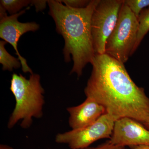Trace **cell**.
I'll use <instances>...</instances> for the list:
<instances>
[{
    "instance_id": "obj_1",
    "label": "cell",
    "mask_w": 149,
    "mask_h": 149,
    "mask_svg": "<svg viewBox=\"0 0 149 149\" xmlns=\"http://www.w3.org/2000/svg\"><path fill=\"white\" fill-rule=\"evenodd\" d=\"M84 90L86 97L104 108L117 120L133 118L145 125L149 120V98L133 82L124 63L107 54H95Z\"/></svg>"
},
{
    "instance_id": "obj_2",
    "label": "cell",
    "mask_w": 149,
    "mask_h": 149,
    "mask_svg": "<svg viewBox=\"0 0 149 149\" xmlns=\"http://www.w3.org/2000/svg\"><path fill=\"white\" fill-rule=\"evenodd\" d=\"M100 0H92L86 7L73 8L60 1H48L49 14L54 21L56 30L64 39L65 61L73 62L70 74L78 78L88 63H92L95 53L91 33V21L94 9Z\"/></svg>"
},
{
    "instance_id": "obj_3",
    "label": "cell",
    "mask_w": 149,
    "mask_h": 149,
    "mask_svg": "<svg viewBox=\"0 0 149 149\" xmlns=\"http://www.w3.org/2000/svg\"><path fill=\"white\" fill-rule=\"evenodd\" d=\"M10 90L15 100V107L8 122V129H12L19 121L23 129L31 127L34 118L40 119L43 116L45 91L39 74H30L28 79L22 74L13 73Z\"/></svg>"
},
{
    "instance_id": "obj_4",
    "label": "cell",
    "mask_w": 149,
    "mask_h": 149,
    "mask_svg": "<svg viewBox=\"0 0 149 149\" xmlns=\"http://www.w3.org/2000/svg\"><path fill=\"white\" fill-rule=\"evenodd\" d=\"M138 30V18L123 2L117 23L106 43L105 53L124 64L132 55Z\"/></svg>"
},
{
    "instance_id": "obj_5",
    "label": "cell",
    "mask_w": 149,
    "mask_h": 149,
    "mask_svg": "<svg viewBox=\"0 0 149 149\" xmlns=\"http://www.w3.org/2000/svg\"><path fill=\"white\" fill-rule=\"evenodd\" d=\"M123 0H100L93 11L91 33L95 54L105 53L108 38L117 23Z\"/></svg>"
},
{
    "instance_id": "obj_6",
    "label": "cell",
    "mask_w": 149,
    "mask_h": 149,
    "mask_svg": "<svg viewBox=\"0 0 149 149\" xmlns=\"http://www.w3.org/2000/svg\"><path fill=\"white\" fill-rule=\"evenodd\" d=\"M116 120L106 113L84 128L58 133L55 141L57 143L66 144L70 149H85L100 139H110Z\"/></svg>"
},
{
    "instance_id": "obj_7",
    "label": "cell",
    "mask_w": 149,
    "mask_h": 149,
    "mask_svg": "<svg viewBox=\"0 0 149 149\" xmlns=\"http://www.w3.org/2000/svg\"><path fill=\"white\" fill-rule=\"evenodd\" d=\"M26 10H21L18 13L1 19L0 20V37L4 41L12 46L15 54L21 63L22 69L24 73L33 74L32 70L27 65V61L19 54L17 45L20 37L25 33L35 32L40 28V25L34 22H21L18 18L24 14Z\"/></svg>"
},
{
    "instance_id": "obj_8",
    "label": "cell",
    "mask_w": 149,
    "mask_h": 149,
    "mask_svg": "<svg viewBox=\"0 0 149 149\" xmlns=\"http://www.w3.org/2000/svg\"><path fill=\"white\" fill-rule=\"evenodd\" d=\"M109 141L123 147L149 146V130L133 118H122L115 121Z\"/></svg>"
},
{
    "instance_id": "obj_9",
    "label": "cell",
    "mask_w": 149,
    "mask_h": 149,
    "mask_svg": "<svg viewBox=\"0 0 149 149\" xmlns=\"http://www.w3.org/2000/svg\"><path fill=\"white\" fill-rule=\"evenodd\" d=\"M68 123L72 130H77L91 125L106 113L104 108L95 100L86 97L82 104L68 107Z\"/></svg>"
},
{
    "instance_id": "obj_10",
    "label": "cell",
    "mask_w": 149,
    "mask_h": 149,
    "mask_svg": "<svg viewBox=\"0 0 149 149\" xmlns=\"http://www.w3.org/2000/svg\"><path fill=\"white\" fill-rule=\"evenodd\" d=\"M7 42L0 41V63L2 65L3 70L12 71L14 69H18L21 66V63L18 58L10 54L5 48Z\"/></svg>"
},
{
    "instance_id": "obj_11",
    "label": "cell",
    "mask_w": 149,
    "mask_h": 149,
    "mask_svg": "<svg viewBox=\"0 0 149 149\" xmlns=\"http://www.w3.org/2000/svg\"><path fill=\"white\" fill-rule=\"evenodd\" d=\"M138 19L139 30L136 45L133 49L132 55L139 48L143 39L149 32V7L141 11Z\"/></svg>"
},
{
    "instance_id": "obj_12",
    "label": "cell",
    "mask_w": 149,
    "mask_h": 149,
    "mask_svg": "<svg viewBox=\"0 0 149 149\" xmlns=\"http://www.w3.org/2000/svg\"><path fill=\"white\" fill-rule=\"evenodd\" d=\"M1 5L8 11L10 15L15 14L21 11L22 9L31 4V1L28 0H1Z\"/></svg>"
},
{
    "instance_id": "obj_13",
    "label": "cell",
    "mask_w": 149,
    "mask_h": 149,
    "mask_svg": "<svg viewBox=\"0 0 149 149\" xmlns=\"http://www.w3.org/2000/svg\"><path fill=\"white\" fill-rule=\"evenodd\" d=\"M123 3L138 18L141 11L149 7V0H123Z\"/></svg>"
},
{
    "instance_id": "obj_14",
    "label": "cell",
    "mask_w": 149,
    "mask_h": 149,
    "mask_svg": "<svg viewBox=\"0 0 149 149\" xmlns=\"http://www.w3.org/2000/svg\"><path fill=\"white\" fill-rule=\"evenodd\" d=\"M64 5L73 8H83L86 7L91 2L88 0H63L60 1Z\"/></svg>"
},
{
    "instance_id": "obj_15",
    "label": "cell",
    "mask_w": 149,
    "mask_h": 149,
    "mask_svg": "<svg viewBox=\"0 0 149 149\" xmlns=\"http://www.w3.org/2000/svg\"><path fill=\"white\" fill-rule=\"evenodd\" d=\"M124 147L119 146L111 143L109 141L97 147H88L83 149H124Z\"/></svg>"
},
{
    "instance_id": "obj_16",
    "label": "cell",
    "mask_w": 149,
    "mask_h": 149,
    "mask_svg": "<svg viewBox=\"0 0 149 149\" xmlns=\"http://www.w3.org/2000/svg\"><path fill=\"white\" fill-rule=\"evenodd\" d=\"M48 1H41V0H34L31 1V4L35 6L37 12L41 11L46 8Z\"/></svg>"
},
{
    "instance_id": "obj_17",
    "label": "cell",
    "mask_w": 149,
    "mask_h": 149,
    "mask_svg": "<svg viewBox=\"0 0 149 149\" xmlns=\"http://www.w3.org/2000/svg\"><path fill=\"white\" fill-rule=\"evenodd\" d=\"M130 149H149V146H136L132 147Z\"/></svg>"
},
{
    "instance_id": "obj_18",
    "label": "cell",
    "mask_w": 149,
    "mask_h": 149,
    "mask_svg": "<svg viewBox=\"0 0 149 149\" xmlns=\"http://www.w3.org/2000/svg\"><path fill=\"white\" fill-rule=\"evenodd\" d=\"M0 149H14L12 147L5 144H1L0 145Z\"/></svg>"
},
{
    "instance_id": "obj_19",
    "label": "cell",
    "mask_w": 149,
    "mask_h": 149,
    "mask_svg": "<svg viewBox=\"0 0 149 149\" xmlns=\"http://www.w3.org/2000/svg\"><path fill=\"white\" fill-rule=\"evenodd\" d=\"M145 125H146L147 128H148L149 129V120H148L146 123L145 124Z\"/></svg>"
},
{
    "instance_id": "obj_20",
    "label": "cell",
    "mask_w": 149,
    "mask_h": 149,
    "mask_svg": "<svg viewBox=\"0 0 149 149\" xmlns=\"http://www.w3.org/2000/svg\"><path fill=\"white\" fill-rule=\"evenodd\" d=\"M51 149L49 148V149Z\"/></svg>"
},
{
    "instance_id": "obj_21",
    "label": "cell",
    "mask_w": 149,
    "mask_h": 149,
    "mask_svg": "<svg viewBox=\"0 0 149 149\" xmlns=\"http://www.w3.org/2000/svg\"></svg>"
}]
</instances>
